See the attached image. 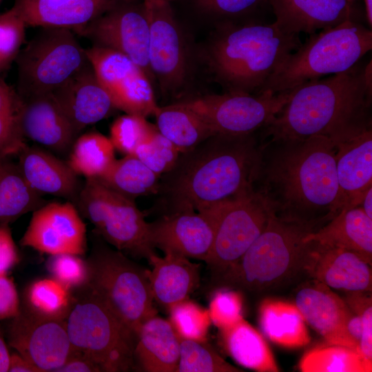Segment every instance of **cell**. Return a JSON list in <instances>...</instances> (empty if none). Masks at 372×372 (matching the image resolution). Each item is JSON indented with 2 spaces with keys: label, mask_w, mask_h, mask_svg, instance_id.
<instances>
[{
  "label": "cell",
  "mask_w": 372,
  "mask_h": 372,
  "mask_svg": "<svg viewBox=\"0 0 372 372\" xmlns=\"http://www.w3.org/2000/svg\"><path fill=\"white\" fill-rule=\"evenodd\" d=\"M254 133L216 134L180 153L160 177L155 209L198 211L254 189L262 156Z\"/></svg>",
  "instance_id": "2"
},
{
  "label": "cell",
  "mask_w": 372,
  "mask_h": 372,
  "mask_svg": "<svg viewBox=\"0 0 372 372\" xmlns=\"http://www.w3.org/2000/svg\"><path fill=\"white\" fill-rule=\"evenodd\" d=\"M169 322L179 338L207 341L211 321L208 309L185 299L168 308Z\"/></svg>",
  "instance_id": "40"
},
{
  "label": "cell",
  "mask_w": 372,
  "mask_h": 372,
  "mask_svg": "<svg viewBox=\"0 0 372 372\" xmlns=\"http://www.w3.org/2000/svg\"><path fill=\"white\" fill-rule=\"evenodd\" d=\"M87 229L74 203H46L32 212L20 240L23 247L49 255H83L87 248Z\"/></svg>",
  "instance_id": "17"
},
{
  "label": "cell",
  "mask_w": 372,
  "mask_h": 372,
  "mask_svg": "<svg viewBox=\"0 0 372 372\" xmlns=\"http://www.w3.org/2000/svg\"><path fill=\"white\" fill-rule=\"evenodd\" d=\"M47 267L52 278L72 291L87 286V266L85 260L80 256L69 254L51 255Z\"/></svg>",
  "instance_id": "44"
},
{
  "label": "cell",
  "mask_w": 372,
  "mask_h": 372,
  "mask_svg": "<svg viewBox=\"0 0 372 372\" xmlns=\"http://www.w3.org/2000/svg\"><path fill=\"white\" fill-rule=\"evenodd\" d=\"M299 34L273 23L221 24L211 37L206 60L226 92L258 94L279 65L302 45Z\"/></svg>",
  "instance_id": "4"
},
{
  "label": "cell",
  "mask_w": 372,
  "mask_h": 372,
  "mask_svg": "<svg viewBox=\"0 0 372 372\" xmlns=\"http://www.w3.org/2000/svg\"><path fill=\"white\" fill-rule=\"evenodd\" d=\"M19 261L9 225L0 224V273H8Z\"/></svg>",
  "instance_id": "49"
},
{
  "label": "cell",
  "mask_w": 372,
  "mask_h": 372,
  "mask_svg": "<svg viewBox=\"0 0 372 372\" xmlns=\"http://www.w3.org/2000/svg\"><path fill=\"white\" fill-rule=\"evenodd\" d=\"M8 372H39V371L15 351L10 353Z\"/></svg>",
  "instance_id": "52"
},
{
  "label": "cell",
  "mask_w": 372,
  "mask_h": 372,
  "mask_svg": "<svg viewBox=\"0 0 372 372\" xmlns=\"http://www.w3.org/2000/svg\"><path fill=\"white\" fill-rule=\"evenodd\" d=\"M302 271L331 289L346 293L371 292V264L360 254L307 242Z\"/></svg>",
  "instance_id": "18"
},
{
  "label": "cell",
  "mask_w": 372,
  "mask_h": 372,
  "mask_svg": "<svg viewBox=\"0 0 372 372\" xmlns=\"http://www.w3.org/2000/svg\"><path fill=\"white\" fill-rule=\"evenodd\" d=\"M291 92L208 94L176 102L198 114L215 134H246L270 122L287 102Z\"/></svg>",
  "instance_id": "12"
},
{
  "label": "cell",
  "mask_w": 372,
  "mask_h": 372,
  "mask_svg": "<svg viewBox=\"0 0 372 372\" xmlns=\"http://www.w3.org/2000/svg\"><path fill=\"white\" fill-rule=\"evenodd\" d=\"M19 124L25 139L59 154L69 152L78 136L52 93L22 100Z\"/></svg>",
  "instance_id": "22"
},
{
  "label": "cell",
  "mask_w": 372,
  "mask_h": 372,
  "mask_svg": "<svg viewBox=\"0 0 372 372\" xmlns=\"http://www.w3.org/2000/svg\"><path fill=\"white\" fill-rule=\"evenodd\" d=\"M7 343L39 372H56L73 353L65 321L39 317L21 307L8 320Z\"/></svg>",
  "instance_id": "15"
},
{
  "label": "cell",
  "mask_w": 372,
  "mask_h": 372,
  "mask_svg": "<svg viewBox=\"0 0 372 372\" xmlns=\"http://www.w3.org/2000/svg\"><path fill=\"white\" fill-rule=\"evenodd\" d=\"M82 218L107 244L127 256L147 261L156 254L149 238V223L135 200L85 179L74 203Z\"/></svg>",
  "instance_id": "9"
},
{
  "label": "cell",
  "mask_w": 372,
  "mask_h": 372,
  "mask_svg": "<svg viewBox=\"0 0 372 372\" xmlns=\"http://www.w3.org/2000/svg\"><path fill=\"white\" fill-rule=\"evenodd\" d=\"M87 60L116 109L147 117L158 108L148 76L125 55L93 45L85 48Z\"/></svg>",
  "instance_id": "13"
},
{
  "label": "cell",
  "mask_w": 372,
  "mask_h": 372,
  "mask_svg": "<svg viewBox=\"0 0 372 372\" xmlns=\"http://www.w3.org/2000/svg\"><path fill=\"white\" fill-rule=\"evenodd\" d=\"M260 148L254 190L271 212L315 231L337 214L336 146L331 140L315 136Z\"/></svg>",
  "instance_id": "1"
},
{
  "label": "cell",
  "mask_w": 372,
  "mask_h": 372,
  "mask_svg": "<svg viewBox=\"0 0 372 372\" xmlns=\"http://www.w3.org/2000/svg\"><path fill=\"white\" fill-rule=\"evenodd\" d=\"M52 93L77 136L116 109L89 61Z\"/></svg>",
  "instance_id": "20"
},
{
  "label": "cell",
  "mask_w": 372,
  "mask_h": 372,
  "mask_svg": "<svg viewBox=\"0 0 372 372\" xmlns=\"http://www.w3.org/2000/svg\"><path fill=\"white\" fill-rule=\"evenodd\" d=\"M371 292L347 293L344 299L348 306L362 319V332L359 353L366 365L372 371V298Z\"/></svg>",
  "instance_id": "46"
},
{
  "label": "cell",
  "mask_w": 372,
  "mask_h": 372,
  "mask_svg": "<svg viewBox=\"0 0 372 372\" xmlns=\"http://www.w3.org/2000/svg\"><path fill=\"white\" fill-rule=\"evenodd\" d=\"M154 116L158 131L174 144L180 154L216 134L202 118L177 102L158 106Z\"/></svg>",
  "instance_id": "32"
},
{
  "label": "cell",
  "mask_w": 372,
  "mask_h": 372,
  "mask_svg": "<svg viewBox=\"0 0 372 372\" xmlns=\"http://www.w3.org/2000/svg\"><path fill=\"white\" fill-rule=\"evenodd\" d=\"M204 9L225 16L243 14L255 9L266 0H196Z\"/></svg>",
  "instance_id": "48"
},
{
  "label": "cell",
  "mask_w": 372,
  "mask_h": 372,
  "mask_svg": "<svg viewBox=\"0 0 372 372\" xmlns=\"http://www.w3.org/2000/svg\"><path fill=\"white\" fill-rule=\"evenodd\" d=\"M304 242L342 248L356 252L372 263V219L360 207L342 209Z\"/></svg>",
  "instance_id": "29"
},
{
  "label": "cell",
  "mask_w": 372,
  "mask_h": 372,
  "mask_svg": "<svg viewBox=\"0 0 372 372\" xmlns=\"http://www.w3.org/2000/svg\"><path fill=\"white\" fill-rule=\"evenodd\" d=\"M56 372H101V370L88 357L74 349L67 361Z\"/></svg>",
  "instance_id": "50"
},
{
  "label": "cell",
  "mask_w": 372,
  "mask_h": 372,
  "mask_svg": "<svg viewBox=\"0 0 372 372\" xmlns=\"http://www.w3.org/2000/svg\"><path fill=\"white\" fill-rule=\"evenodd\" d=\"M114 152L109 137L99 132L85 133L76 138L67 163L78 176L96 179L116 160Z\"/></svg>",
  "instance_id": "35"
},
{
  "label": "cell",
  "mask_w": 372,
  "mask_h": 372,
  "mask_svg": "<svg viewBox=\"0 0 372 372\" xmlns=\"http://www.w3.org/2000/svg\"><path fill=\"white\" fill-rule=\"evenodd\" d=\"M360 207L366 216L372 219V187H370L365 192Z\"/></svg>",
  "instance_id": "54"
},
{
  "label": "cell",
  "mask_w": 372,
  "mask_h": 372,
  "mask_svg": "<svg viewBox=\"0 0 372 372\" xmlns=\"http://www.w3.org/2000/svg\"><path fill=\"white\" fill-rule=\"evenodd\" d=\"M19 296L8 273H0V321L17 316L21 311Z\"/></svg>",
  "instance_id": "47"
},
{
  "label": "cell",
  "mask_w": 372,
  "mask_h": 372,
  "mask_svg": "<svg viewBox=\"0 0 372 372\" xmlns=\"http://www.w3.org/2000/svg\"><path fill=\"white\" fill-rule=\"evenodd\" d=\"M170 1V0H169Z\"/></svg>",
  "instance_id": "59"
},
{
  "label": "cell",
  "mask_w": 372,
  "mask_h": 372,
  "mask_svg": "<svg viewBox=\"0 0 372 372\" xmlns=\"http://www.w3.org/2000/svg\"><path fill=\"white\" fill-rule=\"evenodd\" d=\"M313 231L270 211L259 236L235 264L212 278L211 285L261 292L281 285L302 271L307 248L304 238Z\"/></svg>",
  "instance_id": "5"
},
{
  "label": "cell",
  "mask_w": 372,
  "mask_h": 372,
  "mask_svg": "<svg viewBox=\"0 0 372 372\" xmlns=\"http://www.w3.org/2000/svg\"><path fill=\"white\" fill-rule=\"evenodd\" d=\"M117 1H132V0H115Z\"/></svg>",
  "instance_id": "56"
},
{
  "label": "cell",
  "mask_w": 372,
  "mask_h": 372,
  "mask_svg": "<svg viewBox=\"0 0 372 372\" xmlns=\"http://www.w3.org/2000/svg\"><path fill=\"white\" fill-rule=\"evenodd\" d=\"M118 1L76 33L96 45L117 51L151 74L148 61L149 21L143 6Z\"/></svg>",
  "instance_id": "16"
},
{
  "label": "cell",
  "mask_w": 372,
  "mask_h": 372,
  "mask_svg": "<svg viewBox=\"0 0 372 372\" xmlns=\"http://www.w3.org/2000/svg\"><path fill=\"white\" fill-rule=\"evenodd\" d=\"M272 7L274 21L283 32L313 34L352 18L348 0H266Z\"/></svg>",
  "instance_id": "25"
},
{
  "label": "cell",
  "mask_w": 372,
  "mask_h": 372,
  "mask_svg": "<svg viewBox=\"0 0 372 372\" xmlns=\"http://www.w3.org/2000/svg\"><path fill=\"white\" fill-rule=\"evenodd\" d=\"M160 177L134 155H125L121 159H116L102 176L94 180L135 200L142 196L156 194Z\"/></svg>",
  "instance_id": "34"
},
{
  "label": "cell",
  "mask_w": 372,
  "mask_h": 372,
  "mask_svg": "<svg viewBox=\"0 0 372 372\" xmlns=\"http://www.w3.org/2000/svg\"><path fill=\"white\" fill-rule=\"evenodd\" d=\"M17 92L22 100L52 93L88 63L72 30L41 28L19 52Z\"/></svg>",
  "instance_id": "10"
},
{
  "label": "cell",
  "mask_w": 372,
  "mask_h": 372,
  "mask_svg": "<svg viewBox=\"0 0 372 372\" xmlns=\"http://www.w3.org/2000/svg\"><path fill=\"white\" fill-rule=\"evenodd\" d=\"M179 154L174 144L157 130L149 139L136 148L133 155L161 176L172 169Z\"/></svg>",
  "instance_id": "42"
},
{
  "label": "cell",
  "mask_w": 372,
  "mask_h": 372,
  "mask_svg": "<svg viewBox=\"0 0 372 372\" xmlns=\"http://www.w3.org/2000/svg\"><path fill=\"white\" fill-rule=\"evenodd\" d=\"M371 49V30L353 19L309 34L279 65L259 94L289 91L306 82L346 71Z\"/></svg>",
  "instance_id": "6"
},
{
  "label": "cell",
  "mask_w": 372,
  "mask_h": 372,
  "mask_svg": "<svg viewBox=\"0 0 372 372\" xmlns=\"http://www.w3.org/2000/svg\"><path fill=\"white\" fill-rule=\"evenodd\" d=\"M1 1H2V0H0V3H1Z\"/></svg>",
  "instance_id": "58"
},
{
  "label": "cell",
  "mask_w": 372,
  "mask_h": 372,
  "mask_svg": "<svg viewBox=\"0 0 372 372\" xmlns=\"http://www.w3.org/2000/svg\"><path fill=\"white\" fill-rule=\"evenodd\" d=\"M18 166L35 192L63 198L74 204L83 183L67 162L45 149L26 145L19 154Z\"/></svg>",
  "instance_id": "26"
},
{
  "label": "cell",
  "mask_w": 372,
  "mask_h": 372,
  "mask_svg": "<svg viewBox=\"0 0 372 372\" xmlns=\"http://www.w3.org/2000/svg\"><path fill=\"white\" fill-rule=\"evenodd\" d=\"M211 222L197 211L161 216L149 223V238L154 249L205 261L214 240Z\"/></svg>",
  "instance_id": "19"
},
{
  "label": "cell",
  "mask_w": 372,
  "mask_h": 372,
  "mask_svg": "<svg viewBox=\"0 0 372 372\" xmlns=\"http://www.w3.org/2000/svg\"><path fill=\"white\" fill-rule=\"evenodd\" d=\"M344 330L353 348L359 353L362 332V319L360 316L350 307L344 320Z\"/></svg>",
  "instance_id": "51"
},
{
  "label": "cell",
  "mask_w": 372,
  "mask_h": 372,
  "mask_svg": "<svg viewBox=\"0 0 372 372\" xmlns=\"http://www.w3.org/2000/svg\"><path fill=\"white\" fill-rule=\"evenodd\" d=\"M298 369L302 372L370 371L357 351L327 342L308 350L299 361Z\"/></svg>",
  "instance_id": "37"
},
{
  "label": "cell",
  "mask_w": 372,
  "mask_h": 372,
  "mask_svg": "<svg viewBox=\"0 0 372 372\" xmlns=\"http://www.w3.org/2000/svg\"><path fill=\"white\" fill-rule=\"evenodd\" d=\"M335 145L338 214L343 209L360 206L365 192L372 187L371 127Z\"/></svg>",
  "instance_id": "21"
},
{
  "label": "cell",
  "mask_w": 372,
  "mask_h": 372,
  "mask_svg": "<svg viewBox=\"0 0 372 372\" xmlns=\"http://www.w3.org/2000/svg\"><path fill=\"white\" fill-rule=\"evenodd\" d=\"M149 21L148 61L165 94H176L183 85L187 61L182 32L175 20L169 0H144Z\"/></svg>",
  "instance_id": "14"
},
{
  "label": "cell",
  "mask_w": 372,
  "mask_h": 372,
  "mask_svg": "<svg viewBox=\"0 0 372 372\" xmlns=\"http://www.w3.org/2000/svg\"><path fill=\"white\" fill-rule=\"evenodd\" d=\"M355 0H348V1L352 4Z\"/></svg>",
  "instance_id": "57"
},
{
  "label": "cell",
  "mask_w": 372,
  "mask_h": 372,
  "mask_svg": "<svg viewBox=\"0 0 372 372\" xmlns=\"http://www.w3.org/2000/svg\"><path fill=\"white\" fill-rule=\"evenodd\" d=\"M21 105L17 90L0 79V162L27 145L19 124Z\"/></svg>",
  "instance_id": "38"
},
{
  "label": "cell",
  "mask_w": 372,
  "mask_h": 372,
  "mask_svg": "<svg viewBox=\"0 0 372 372\" xmlns=\"http://www.w3.org/2000/svg\"><path fill=\"white\" fill-rule=\"evenodd\" d=\"M10 353L0 329V372H8Z\"/></svg>",
  "instance_id": "53"
},
{
  "label": "cell",
  "mask_w": 372,
  "mask_h": 372,
  "mask_svg": "<svg viewBox=\"0 0 372 372\" xmlns=\"http://www.w3.org/2000/svg\"><path fill=\"white\" fill-rule=\"evenodd\" d=\"M219 331L224 349L240 365L258 372L280 371L262 335L243 318Z\"/></svg>",
  "instance_id": "31"
},
{
  "label": "cell",
  "mask_w": 372,
  "mask_h": 372,
  "mask_svg": "<svg viewBox=\"0 0 372 372\" xmlns=\"http://www.w3.org/2000/svg\"><path fill=\"white\" fill-rule=\"evenodd\" d=\"M42 196L28 184L18 164L0 162V224L9 225L32 213L46 203Z\"/></svg>",
  "instance_id": "33"
},
{
  "label": "cell",
  "mask_w": 372,
  "mask_h": 372,
  "mask_svg": "<svg viewBox=\"0 0 372 372\" xmlns=\"http://www.w3.org/2000/svg\"><path fill=\"white\" fill-rule=\"evenodd\" d=\"M157 130L146 117L125 114L116 118L110 128V139L115 149L125 155H133L136 148L149 139Z\"/></svg>",
  "instance_id": "41"
},
{
  "label": "cell",
  "mask_w": 372,
  "mask_h": 372,
  "mask_svg": "<svg viewBox=\"0 0 372 372\" xmlns=\"http://www.w3.org/2000/svg\"><path fill=\"white\" fill-rule=\"evenodd\" d=\"M73 292L54 278L37 280L26 287L21 307L46 319L65 321Z\"/></svg>",
  "instance_id": "36"
},
{
  "label": "cell",
  "mask_w": 372,
  "mask_h": 372,
  "mask_svg": "<svg viewBox=\"0 0 372 372\" xmlns=\"http://www.w3.org/2000/svg\"><path fill=\"white\" fill-rule=\"evenodd\" d=\"M179 360L176 372H240L225 360L207 341L179 338Z\"/></svg>",
  "instance_id": "39"
},
{
  "label": "cell",
  "mask_w": 372,
  "mask_h": 372,
  "mask_svg": "<svg viewBox=\"0 0 372 372\" xmlns=\"http://www.w3.org/2000/svg\"><path fill=\"white\" fill-rule=\"evenodd\" d=\"M87 286L136 334L157 311L154 306L147 269L112 249L94 231L85 260Z\"/></svg>",
  "instance_id": "8"
},
{
  "label": "cell",
  "mask_w": 372,
  "mask_h": 372,
  "mask_svg": "<svg viewBox=\"0 0 372 372\" xmlns=\"http://www.w3.org/2000/svg\"><path fill=\"white\" fill-rule=\"evenodd\" d=\"M148 262L152 266L147 272L154 300L167 308L187 299L199 287L200 265L186 257L154 254Z\"/></svg>",
  "instance_id": "27"
},
{
  "label": "cell",
  "mask_w": 372,
  "mask_h": 372,
  "mask_svg": "<svg viewBox=\"0 0 372 372\" xmlns=\"http://www.w3.org/2000/svg\"><path fill=\"white\" fill-rule=\"evenodd\" d=\"M214 235L205 262L217 276L235 264L265 229L270 211L254 189L198 211Z\"/></svg>",
  "instance_id": "11"
},
{
  "label": "cell",
  "mask_w": 372,
  "mask_h": 372,
  "mask_svg": "<svg viewBox=\"0 0 372 372\" xmlns=\"http://www.w3.org/2000/svg\"><path fill=\"white\" fill-rule=\"evenodd\" d=\"M25 28L12 8L0 14V72L15 61L25 40Z\"/></svg>",
  "instance_id": "43"
},
{
  "label": "cell",
  "mask_w": 372,
  "mask_h": 372,
  "mask_svg": "<svg viewBox=\"0 0 372 372\" xmlns=\"http://www.w3.org/2000/svg\"><path fill=\"white\" fill-rule=\"evenodd\" d=\"M258 319L264 334L280 347L298 349L310 342L306 322L295 304L265 299L260 304Z\"/></svg>",
  "instance_id": "30"
},
{
  "label": "cell",
  "mask_w": 372,
  "mask_h": 372,
  "mask_svg": "<svg viewBox=\"0 0 372 372\" xmlns=\"http://www.w3.org/2000/svg\"><path fill=\"white\" fill-rule=\"evenodd\" d=\"M242 297L237 289H217L209 305L211 321L218 329L229 327L242 318Z\"/></svg>",
  "instance_id": "45"
},
{
  "label": "cell",
  "mask_w": 372,
  "mask_h": 372,
  "mask_svg": "<svg viewBox=\"0 0 372 372\" xmlns=\"http://www.w3.org/2000/svg\"><path fill=\"white\" fill-rule=\"evenodd\" d=\"M366 7V15L370 27L372 25V0H364Z\"/></svg>",
  "instance_id": "55"
},
{
  "label": "cell",
  "mask_w": 372,
  "mask_h": 372,
  "mask_svg": "<svg viewBox=\"0 0 372 372\" xmlns=\"http://www.w3.org/2000/svg\"><path fill=\"white\" fill-rule=\"evenodd\" d=\"M294 304L305 322L327 342L354 349L344 330L349 307L331 288L315 280L306 282L297 291Z\"/></svg>",
  "instance_id": "24"
},
{
  "label": "cell",
  "mask_w": 372,
  "mask_h": 372,
  "mask_svg": "<svg viewBox=\"0 0 372 372\" xmlns=\"http://www.w3.org/2000/svg\"><path fill=\"white\" fill-rule=\"evenodd\" d=\"M371 61L292 89L273 119L260 129V143L315 136L335 144L371 127Z\"/></svg>",
  "instance_id": "3"
},
{
  "label": "cell",
  "mask_w": 372,
  "mask_h": 372,
  "mask_svg": "<svg viewBox=\"0 0 372 372\" xmlns=\"http://www.w3.org/2000/svg\"><path fill=\"white\" fill-rule=\"evenodd\" d=\"M115 0H14L11 8L27 26L76 32L112 7Z\"/></svg>",
  "instance_id": "23"
},
{
  "label": "cell",
  "mask_w": 372,
  "mask_h": 372,
  "mask_svg": "<svg viewBox=\"0 0 372 372\" xmlns=\"http://www.w3.org/2000/svg\"><path fill=\"white\" fill-rule=\"evenodd\" d=\"M72 292L65 326L73 348L93 361L101 372L135 369L136 334L88 286Z\"/></svg>",
  "instance_id": "7"
},
{
  "label": "cell",
  "mask_w": 372,
  "mask_h": 372,
  "mask_svg": "<svg viewBox=\"0 0 372 372\" xmlns=\"http://www.w3.org/2000/svg\"><path fill=\"white\" fill-rule=\"evenodd\" d=\"M179 338L170 322L156 315L141 325L134 349L135 369L145 372H176Z\"/></svg>",
  "instance_id": "28"
}]
</instances>
